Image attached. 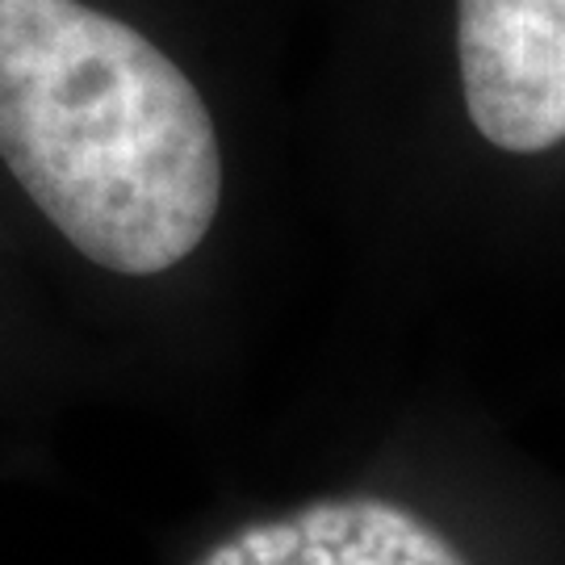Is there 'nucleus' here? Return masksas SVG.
Returning a JSON list of instances; mask_svg holds the SVG:
<instances>
[{
  "instance_id": "obj_2",
  "label": "nucleus",
  "mask_w": 565,
  "mask_h": 565,
  "mask_svg": "<svg viewBox=\"0 0 565 565\" xmlns=\"http://www.w3.org/2000/svg\"><path fill=\"white\" fill-rule=\"evenodd\" d=\"M465 109L511 156L565 142V0H461Z\"/></svg>"
},
{
  "instance_id": "obj_1",
  "label": "nucleus",
  "mask_w": 565,
  "mask_h": 565,
  "mask_svg": "<svg viewBox=\"0 0 565 565\" xmlns=\"http://www.w3.org/2000/svg\"><path fill=\"white\" fill-rule=\"evenodd\" d=\"M0 156L63 239L121 277L193 256L223 202L202 93L84 0H0Z\"/></svg>"
},
{
  "instance_id": "obj_3",
  "label": "nucleus",
  "mask_w": 565,
  "mask_h": 565,
  "mask_svg": "<svg viewBox=\"0 0 565 565\" xmlns=\"http://www.w3.org/2000/svg\"><path fill=\"white\" fill-rule=\"evenodd\" d=\"M202 565H465V557L398 503L327 499L285 520L247 524Z\"/></svg>"
}]
</instances>
